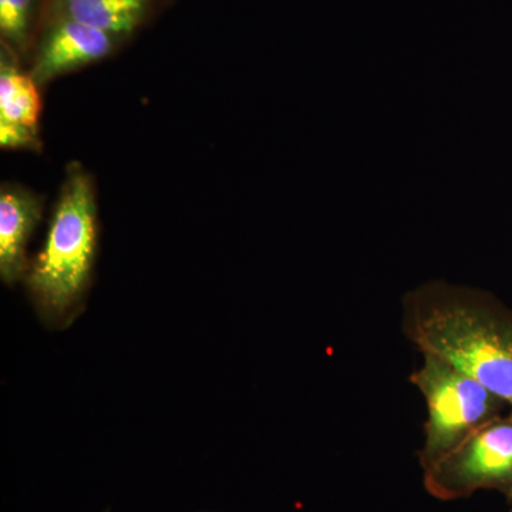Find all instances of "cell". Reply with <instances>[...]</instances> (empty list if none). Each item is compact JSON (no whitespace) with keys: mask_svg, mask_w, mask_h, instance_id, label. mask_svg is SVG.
Masks as SVG:
<instances>
[{"mask_svg":"<svg viewBox=\"0 0 512 512\" xmlns=\"http://www.w3.org/2000/svg\"><path fill=\"white\" fill-rule=\"evenodd\" d=\"M403 332L421 355L441 357L512 409V309L493 293L431 281L403 298Z\"/></svg>","mask_w":512,"mask_h":512,"instance_id":"1","label":"cell"},{"mask_svg":"<svg viewBox=\"0 0 512 512\" xmlns=\"http://www.w3.org/2000/svg\"><path fill=\"white\" fill-rule=\"evenodd\" d=\"M99 252L96 180L80 161H70L64 167L45 241L23 282L37 319L50 332L69 329L86 311Z\"/></svg>","mask_w":512,"mask_h":512,"instance_id":"2","label":"cell"},{"mask_svg":"<svg viewBox=\"0 0 512 512\" xmlns=\"http://www.w3.org/2000/svg\"><path fill=\"white\" fill-rule=\"evenodd\" d=\"M410 382L427 404L424 443L419 451L423 470L485 424L503 416L508 406L474 377L433 355H423V365L410 375Z\"/></svg>","mask_w":512,"mask_h":512,"instance_id":"3","label":"cell"},{"mask_svg":"<svg viewBox=\"0 0 512 512\" xmlns=\"http://www.w3.org/2000/svg\"><path fill=\"white\" fill-rule=\"evenodd\" d=\"M427 493L441 501L471 497L480 490L512 493V409L467 437L423 470Z\"/></svg>","mask_w":512,"mask_h":512,"instance_id":"4","label":"cell"},{"mask_svg":"<svg viewBox=\"0 0 512 512\" xmlns=\"http://www.w3.org/2000/svg\"><path fill=\"white\" fill-rule=\"evenodd\" d=\"M133 40L74 20L45 18L26 69L46 89L60 77L119 55Z\"/></svg>","mask_w":512,"mask_h":512,"instance_id":"5","label":"cell"},{"mask_svg":"<svg viewBox=\"0 0 512 512\" xmlns=\"http://www.w3.org/2000/svg\"><path fill=\"white\" fill-rule=\"evenodd\" d=\"M45 195L19 183L0 185V279L23 285L28 275L29 245L45 214Z\"/></svg>","mask_w":512,"mask_h":512,"instance_id":"6","label":"cell"},{"mask_svg":"<svg viewBox=\"0 0 512 512\" xmlns=\"http://www.w3.org/2000/svg\"><path fill=\"white\" fill-rule=\"evenodd\" d=\"M174 0H46L45 18H63L136 37L173 6Z\"/></svg>","mask_w":512,"mask_h":512,"instance_id":"7","label":"cell"},{"mask_svg":"<svg viewBox=\"0 0 512 512\" xmlns=\"http://www.w3.org/2000/svg\"><path fill=\"white\" fill-rule=\"evenodd\" d=\"M42 92L18 57L0 47V124L40 130Z\"/></svg>","mask_w":512,"mask_h":512,"instance_id":"8","label":"cell"},{"mask_svg":"<svg viewBox=\"0 0 512 512\" xmlns=\"http://www.w3.org/2000/svg\"><path fill=\"white\" fill-rule=\"evenodd\" d=\"M46 16V0H0V47L28 67Z\"/></svg>","mask_w":512,"mask_h":512,"instance_id":"9","label":"cell"},{"mask_svg":"<svg viewBox=\"0 0 512 512\" xmlns=\"http://www.w3.org/2000/svg\"><path fill=\"white\" fill-rule=\"evenodd\" d=\"M0 146L3 150L40 154L43 151L42 130L0 124Z\"/></svg>","mask_w":512,"mask_h":512,"instance_id":"10","label":"cell"},{"mask_svg":"<svg viewBox=\"0 0 512 512\" xmlns=\"http://www.w3.org/2000/svg\"><path fill=\"white\" fill-rule=\"evenodd\" d=\"M507 503L510 504V507L512 508V493L510 495H507Z\"/></svg>","mask_w":512,"mask_h":512,"instance_id":"11","label":"cell"}]
</instances>
